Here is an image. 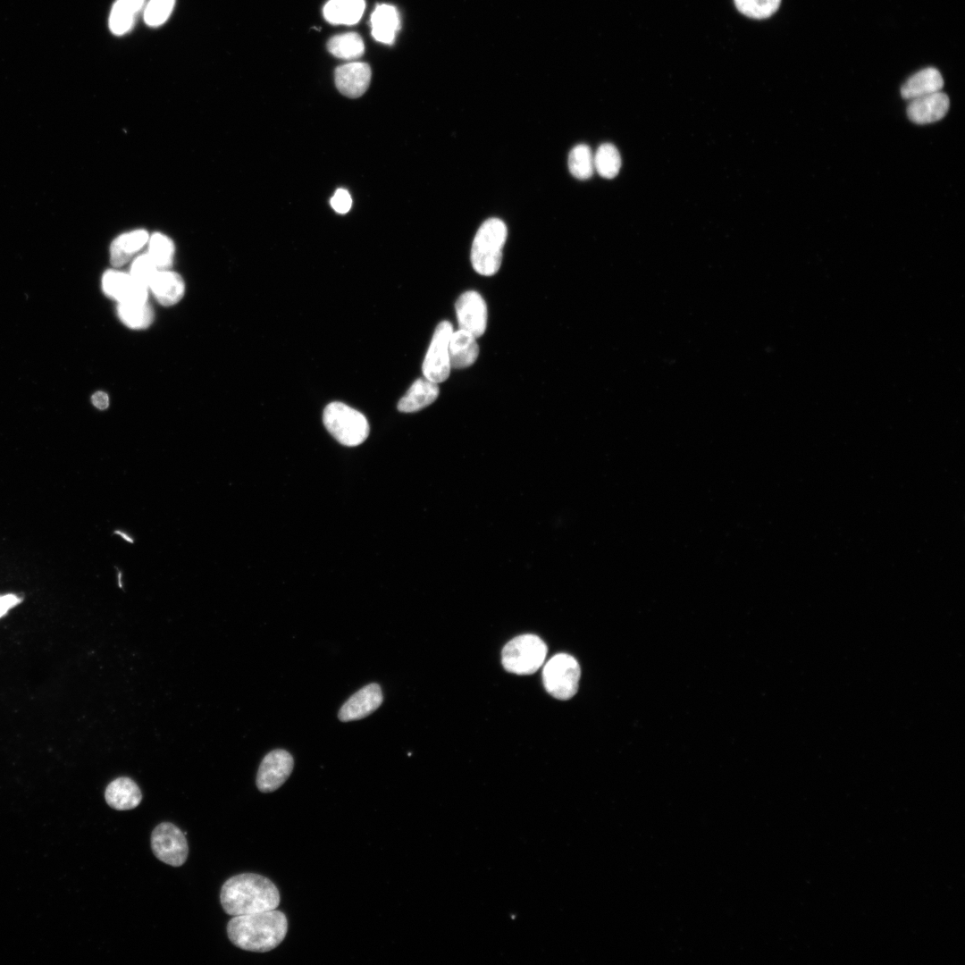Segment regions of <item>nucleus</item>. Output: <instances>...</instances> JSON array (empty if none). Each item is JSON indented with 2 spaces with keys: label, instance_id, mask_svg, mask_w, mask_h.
<instances>
[{
  "label": "nucleus",
  "instance_id": "obj_1",
  "mask_svg": "<svg viewBox=\"0 0 965 965\" xmlns=\"http://www.w3.org/2000/svg\"><path fill=\"white\" fill-rule=\"evenodd\" d=\"M220 900L223 910L234 917L274 910L280 903V894L267 877L243 873L224 882Z\"/></svg>",
  "mask_w": 965,
  "mask_h": 965
},
{
  "label": "nucleus",
  "instance_id": "obj_2",
  "mask_svg": "<svg viewBox=\"0 0 965 965\" xmlns=\"http://www.w3.org/2000/svg\"><path fill=\"white\" fill-rule=\"evenodd\" d=\"M287 918L277 910L234 916L227 924L230 941L245 951L264 952L277 947L286 936Z\"/></svg>",
  "mask_w": 965,
  "mask_h": 965
},
{
  "label": "nucleus",
  "instance_id": "obj_3",
  "mask_svg": "<svg viewBox=\"0 0 965 965\" xmlns=\"http://www.w3.org/2000/svg\"><path fill=\"white\" fill-rule=\"evenodd\" d=\"M507 236V226L500 219L491 218L482 222L471 248V263L477 273L491 276L499 271Z\"/></svg>",
  "mask_w": 965,
  "mask_h": 965
},
{
  "label": "nucleus",
  "instance_id": "obj_4",
  "mask_svg": "<svg viewBox=\"0 0 965 965\" xmlns=\"http://www.w3.org/2000/svg\"><path fill=\"white\" fill-rule=\"evenodd\" d=\"M323 422L327 431L345 446H357L369 434L366 417L342 402L328 404L323 413Z\"/></svg>",
  "mask_w": 965,
  "mask_h": 965
},
{
  "label": "nucleus",
  "instance_id": "obj_5",
  "mask_svg": "<svg viewBox=\"0 0 965 965\" xmlns=\"http://www.w3.org/2000/svg\"><path fill=\"white\" fill-rule=\"evenodd\" d=\"M547 655L545 642L537 635L523 634L509 641L501 652L504 668L516 675H531L543 664Z\"/></svg>",
  "mask_w": 965,
  "mask_h": 965
},
{
  "label": "nucleus",
  "instance_id": "obj_6",
  "mask_svg": "<svg viewBox=\"0 0 965 965\" xmlns=\"http://www.w3.org/2000/svg\"><path fill=\"white\" fill-rule=\"evenodd\" d=\"M581 669L577 660L571 655L559 653L553 656L544 666L542 682L545 690L556 699L568 700L578 690Z\"/></svg>",
  "mask_w": 965,
  "mask_h": 965
},
{
  "label": "nucleus",
  "instance_id": "obj_7",
  "mask_svg": "<svg viewBox=\"0 0 965 965\" xmlns=\"http://www.w3.org/2000/svg\"><path fill=\"white\" fill-rule=\"evenodd\" d=\"M452 332V324L449 321H441L434 330L423 362L424 378L436 383L446 381L450 373L449 340Z\"/></svg>",
  "mask_w": 965,
  "mask_h": 965
},
{
  "label": "nucleus",
  "instance_id": "obj_8",
  "mask_svg": "<svg viewBox=\"0 0 965 965\" xmlns=\"http://www.w3.org/2000/svg\"><path fill=\"white\" fill-rule=\"evenodd\" d=\"M151 848L159 860L172 867L181 866L189 853L184 832L170 822L160 823L155 827Z\"/></svg>",
  "mask_w": 965,
  "mask_h": 965
},
{
  "label": "nucleus",
  "instance_id": "obj_9",
  "mask_svg": "<svg viewBox=\"0 0 965 965\" xmlns=\"http://www.w3.org/2000/svg\"><path fill=\"white\" fill-rule=\"evenodd\" d=\"M294 760L290 752L277 749L268 752L262 759L257 775L256 786L262 793H270L281 786L292 772Z\"/></svg>",
  "mask_w": 965,
  "mask_h": 965
},
{
  "label": "nucleus",
  "instance_id": "obj_10",
  "mask_svg": "<svg viewBox=\"0 0 965 965\" xmlns=\"http://www.w3.org/2000/svg\"><path fill=\"white\" fill-rule=\"evenodd\" d=\"M459 329L475 338L481 337L487 327V305L480 293L468 290L462 293L455 304Z\"/></svg>",
  "mask_w": 965,
  "mask_h": 965
},
{
  "label": "nucleus",
  "instance_id": "obj_11",
  "mask_svg": "<svg viewBox=\"0 0 965 965\" xmlns=\"http://www.w3.org/2000/svg\"><path fill=\"white\" fill-rule=\"evenodd\" d=\"M105 294L118 303H144L147 301L148 287L134 280L130 273L107 270L102 277Z\"/></svg>",
  "mask_w": 965,
  "mask_h": 965
},
{
  "label": "nucleus",
  "instance_id": "obj_12",
  "mask_svg": "<svg viewBox=\"0 0 965 965\" xmlns=\"http://www.w3.org/2000/svg\"><path fill=\"white\" fill-rule=\"evenodd\" d=\"M383 700L381 686L369 684L351 695L339 710L338 717L342 722L364 718L376 710Z\"/></svg>",
  "mask_w": 965,
  "mask_h": 965
},
{
  "label": "nucleus",
  "instance_id": "obj_13",
  "mask_svg": "<svg viewBox=\"0 0 965 965\" xmlns=\"http://www.w3.org/2000/svg\"><path fill=\"white\" fill-rule=\"evenodd\" d=\"M372 71L365 63L351 62L336 68L335 84L338 90L351 98L361 96L368 88Z\"/></svg>",
  "mask_w": 965,
  "mask_h": 965
},
{
  "label": "nucleus",
  "instance_id": "obj_14",
  "mask_svg": "<svg viewBox=\"0 0 965 965\" xmlns=\"http://www.w3.org/2000/svg\"><path fill=\"white\" fill-rule=\"evenodd\" d=\"M950 106L948 96L941 91L909 101L907 115L916 124H927L943 119Z\"/></svg>",
  "mask_w": 965,
  "mask_h": 965
},
{
  "label": "nucleus",
  "instance_id": "obj_15",
  "mask_svg": "<svg viewBox=\"0 0 965 965\" xmlns=\"http://www.w3.org/2000/svg\"><path fill=\"white\" fill-rule=\"evenodd\" d=\"M148 288L155 299L164 306L177 304L185 292L182 277L169 269L158 270Z\"/></svg>",
  "mask_w": 965,
  "mask_h": 965
},
{
  "label": "nucleus",
  "instance_id": "obj_16",
  "mask_svg": "<svg viewBox=\"0 0 965 965\" xmlns=\"http://www.w3.org/2000/svg\"><path fill=\"white\" fill-rule=\"evenodd\" d=\"M105 798L111 808L116 810H129L140 803L142 793L132 779L122 776L109 783L105 792Z\"/></svg>",
  "mask_w": 965,
  "mask_h": 965
},
{
  "label": "nucleus",
  "instance_id": "obj_17",
  "mask_svg": "<svg viewBox=\"0 0 965 965\" xmlns=\"http://www.w3.org/2000/svg\"><path fill=\"white\" fill-rule=\"evenodd\" d=\"M476 339L473 334L462 329L452 332L449 340L451 368L464 369L474 365L479 355Z\"/></svg>",
  "mask_w": 965,
  "mask_h": 965
},
{
  "label": "nucleus",
  "instance_id": "obj_18",
  "mask_svg": "<svg viewBox=\"0 0 965 965\" xmlns=\"http://www.w3.org/2000/svg\"><path fill=\"white\" fill-rule=\"evenodd\" d=\"M439 392L438 383L426 378H419L399 399L398 410L403 413L417 412L434 402Z\"/></svg>",
  "mask_w": 965,
  "mask_h": 965
},
{
  "label": "nucleus",
  "instance_id": "obj_19",
  "mask_svg": "<svg viewBox=\"0 0 965 965\" xmlns=\"http://www.w3.org/2000/svg\"><path fill=\"white\" fill-rule=\"evenodd\" d=\"M944 79L940 71L934 67L922 69L910 76L901 88L902 96L912 100L941 91Z\"/></svg>",
  "mask_w": 965,
  "mask_h": 965
},
{
  "label": "nucleus",
  "instance_id": "obj_20",
  "mask_svg": "<svg viewBox=\"0 0 965 965\" xmlns=\"http://www.w3.org/2000/svg\"><path fill=\"white\" fill-rule=\"evenodd\" d=\"M144 229L133 230L116 237L110 246V261L114 267L128 263L140 250L149 239Z\"/></svg>",
  "mask_w": 965,
  "mask_h": 965
},
{
  "label": "nucleus",
  "instance_id": "obj_21",
  "mask_svg": "<svg viewBox=\"0 0 965 965\" xmlns=\"http://www.w3.org/2000/svg\"><path fill=\"white\" fill-rule=\"evenodd\" d=\"M371 29L373 38L381 43L390 45L394 42L400 29V19L397 9L390 4H379L371 15Z\"/></svg>",
  "mask_w": 965,
  "mask_h": 965
},
{
  "label": "nucleus",
  "instance_id": "obj_22",
  "mask_svg": "<svg viewBox=\"0 0 965 965\" xmlns=\"http://www.w3.org/2000/svg\"><path fill=\"white\" fill-rule=\"evenodd\" d=\"M365 6V0H329L323 12L331 24L353 25L361 19Z\"/></svg>",
  "mask_w": 965,
  "mask_h": 965
},
{
  "label": "nucleus",
  "instance_id": "obj_23",
  "mask_svg": "<svg viewBox=\"0 0 965 965\" xmlns=\"http://www.w3.org/2000/svg\"><path fill=\"white\" fill-rule=\"evenodd\" d=\"M144 4L145 0H116L109 16L110 30L117 36L129 32Z\"/></svg>",
  "mask_w": 965,
  "mask_h": 965
},
{
  "label": "nucleus",
  "instance_id": "obj_24",
  "mask_svg": "<svg viewBox=\"0 0 965 965\" xmlns=\"http://www.w3.org/2000/svg\"><path fill=\"white\" fill-rule=\"evenodd\" d=\"M117 314L122 323L133 330L147 329L154 321V311L147 301L118 303Z\"/></svg>",
  "mask_w": 965,
  "mask_h": 965
},
{
  "label": "nucleus",
  "instance_id": "obj_25",
  "mask_svg": "<svg viewBox=\"0 0 965 965\" xmlns=\"http://www.w3.org/2000/svg\"><path fill=\"white\" fill-rule=\"evenodd\" d=\"M329 52L341 59L355 60L363 55L365 45L362 38L355 32L332 37L327 44Z\"/></svg>",
  "mask_w": 965,
  "mask_h": 965
},
{
  "label": "nucleus",
  "instance_id": "obj_26",
  "mask_svg": "<svg viewBox=\"0 0 965 965\" xmlns=\"http://www.w3.org/2000/svg\"><path fill=\"white\" fill-rule=\"evenodd\" d=\"M147 254L159 270L169 269L174 256V244L166 235L155 232L148 239Z\"/></svg>",
  "mask_w": 965,
  "mask_h": 965
},
{
  "label": "nucleus",
  "instance_id": "obj_27",
  "mask_svg": "<svg viewBox=\"0 0 965 965\" xmlns=\"http://www.w3.org/2000/svg\"><path fill=\"white\" fill-rule=\"evenodd\" d=\"M593 158L594 168L601 177L612 179L617 175L621 167V157L614 145L611 143L600 145Z\"/></svg>",
  "mask_w": 965,
  "mask_h": 965
},
{
  "label": "nucleus",
  "instance_id": "obj_28",
  "mask_svg": "<svg viewBox=\"0 0 965 965\" xmlns=\"http://www.w3.org/2000/svg\"><path fill=\"white\" fill-rule=\"evenodd\" d=\"M568 168L571 174L579 180L592 177L594 171V158L591 148L585 144L574 147L568 155Z\"/></svg>",
  "mask_w": 965,
  "mask_h": 965
},
{
  "label": "nucleus",
  "instance_id": "obj_29",
  "mask_svg": "<svg viewBox=\"0 0 965 965\" xmlns=\"http://www.w3.org/2000/svg\"><path fill=\"white\" fill-rule=\"evenodd\" d=\"M737 10L752 19H767L779 8L781 0H734Z\"/></svg>",
  "mask_w": 965,
  "mask_h": 965
},
{
  "label": "nucleus",
  "instance_id": "obj_30",
  "mask_svg": "<svg viewBox=\"0 0 965 965\" xmlns=\"http://www.w3.org/2000/svg\"><path fill=\"white\" fill-rule=\"evenodd\" d=\"M175 0H149L144 10L145 22L152 27L160 26L169 18Z\"/></svg>",
  "mask_w": 965,
  "mask_h": 965
},
{
  "label": "nucleus",
  "instance_id": "obj_31",
  "mask_svg": "<svg viewBox=\"0 0 965 965\" xmlns=\"http://www.w3.org/2000/svg\"><path fill=\"white\" fill-rule=\"evenodd\" d=\"M158 270L156 264L147 253L138 256L133 260L130 274L134 280L148 287Z\"/></svg>",
  "mask_w": 965,
  "mask_h": 965
},
{
  "label": "nucleus",
  "instance_id": "obj_32",
  "mask_svg": "<svg viewBox=\"0 0 965 965\" xmlns=\"http://www.w3.org/2000/svg\"><path fill=\"white\" fill-rule=\"evenodd\" d=\"M331 207L339 214L348 213L352 206V198L345 189H338L331 198Z\"/></svg>",
  "mask_w": 965,
  "mask_h": 965
},
{
  "label": "nucleus",
  "instance_id": "obj_33",
  "mask_svg": "<svg viewBox=\"0 0 965 965\" xmlns=\"http://www.w3.org/2000/svg\"><path fill=\"white\" fill-rule=\"evenodd\" d=\"M21 602V599L14 594H6L0 596V617L7 613V611Z\"/></svg>",
  "mask_w": 965,
  "mask_h": 965
},
{
  "label": "nucleus",
  "instance_id": "obj_34",
  "mask_svg": "<svg viewBox=\"0 0 965 965\" xmlns=\"http://www.w3.org/2000/svg\"><path fill=\"white\" fill-rule=\"evenodd\" d=\"M92 403L98 409H106L109 406V398L105 392L97 391L92 396Z\"/></svg>",
  "mask_w": 965,
  "mask_h": 965
},
{
  "label": "nucleus",
  "instance_id": "obj_35",
  "mask_svg": "<svg viewBox=\"0 0 965 965\" xmlns=\"http://www.w3.org/2000/svg\"><path fill=\"white\" fill-rule=\"evenodd\" d=\"M113 533L116 536H119L120 538L124 540L128 543L134 544V542H135V539L132 537V535H130L128 532H126L124 530L115 529L113 531Z\"/></svg>",
  "mask_w": 965,
  "mask_h": 965
}]
</instances>
